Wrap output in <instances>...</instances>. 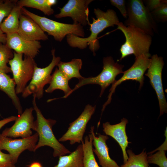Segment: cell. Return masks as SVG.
Wrapping results in <instances>:
<instances>
[{
    "label": "cell",
    "mask_w": 167,
    "mask_h": 167,
    "mask_svg": "<svg viewBox=\"0 0 167 167\" xmlns=\"http://www.w3.org/2000/svg\"><path fill=\"white\" fill-rule=\"evenodd\" d=\"M166 1L165 0H144L143 2L146 8L151 12Z\"/></svg>",
    "instance_id": "d6a6232c"
},
{
    "label": "cell",
    "mask_w": 167,
    "mask_h": 167,
    "mask_svg": "<svg viewBox=\"0 0 167 167\" xmlns=\"http://www.w3.org/2000/svg\"><path fill=\"white\" fill-rule=\"evenodd\" d=\"M83 150L82 144L69 155L59 157L58 164L54 167H84Z\"/></svg>",
    "instance_id": "44dd1931"
},
{
    "label": "cell",
    "mask_w": 167,
    "mask_h": 167,
    "mask_svg": "<svg viewBox=\"0 0 167 167\" xmlns=\"http://www.w3.org/2000/svg\"><path fill=\"white\" fill-rule=\"evenodd\" d=\"M33 107L26 109L15 121L14 124L10 127L6 128L2 132L1 135L9 138L29 137L32 135L34 125V118L32 114Z\"/></svg>",
    "instance_id": "5bb4252c"
},
{
    "label": "cell",
    "mask_w": 167,
    "mask_h": 167,
    "mask_svg": "<svg viewBox=\"0 0 167 167\" xmlns=\"http://www.w3.org/2000/svg\"><path fill=\"white\" fill-rule=\"evenodd\" d=\"M18 118L17 116H12L0 120V129L7 123L14 121H15Z\"/></svg>",
    "instance_id": "836d02e7"
},
{
    "label": "cell",
    "mask_w": 167,
    "mask_h": 167,
    "mask_svg": "<svg viewBox=\"0 0 167 167\" xmlns=\"http://www.w3.org/2000/svg\"><path fill=\"white\" fill-rule=\"evenodd\" d=\"M127 6V17L124 25L139 29L151 36L157 32L156 22L142 0H129Z\"/></svg>",
    "instance_id": "5b68a950"
},
{
    "label": "cell",
    "mask_w": 167,
    "mask_h": 167,
    "mask_svg": "<svg viewBox=\"0 0 167 167\" xmlns=\"http://www.w3.org/2000/svg\"><path fill=\"white\" fill-rule=\"evenodd\" d=\"M103 68L101 72L95 77L88 78L83 77L79 79V82L72 89L71 93L79 88L85 85L96 84L101 87V90L100 95L101 97L105 90L111 84L116 81V76L123 73L124 66L115 62L111 56L105 57L103 59Z\"/></svg>",
    "instance_id": "8992f818"
},
{
    "label": "cell",
    "mask_w": 167,
    "mask_h": 167,
    "mask_svg": "<svg viewBox=\"0 0 167 167\" xmlns=\"http://www.w3.org/2000/svg\"><path fill=\"white\" fill-rule=\"evenodd\" d=\"M51 52L52 59L47 66L43 68L38 67L37 65L35 66L31 81L22 93V96L23 98H25L32 94L38 99L43 97L44 87L49 84L52 72L61 60L59 57L55 56V49H53Z\"/></svg>",
    "instance_id": "ba28073f"
},
{
    "label": "cell",
    "mask_w": 167,
    "mask_h": 167,
    "mask_svg": "<svg viewBox=\"0 0 167 167\" xmlns=\"http://www.w3.org/2000/svg\"><path fill=\"white\" fill-rule=\"evenodd\" d=\"M17 4L22 7L25 6L37 9L47 15H51L54 12L53 9L47 4L46 0H20L18 1Z\"/></svg>",
    "instance_id": "484cf974"
},
{
    "label": "cell",
    "mask_w": 167,
    "mask_h": 167,
    "mask_svg": "<svg viewBox=\"0 0 167 167\" xmlns=\"http://www.w3.org/2000/svg\"><path fill=\"white\" fill-rule=\"evenodd\" d=\"M33 96V108L36 113V120L35 121L32 130L36 131L38 135L35 151L41 147L47 146L53 149L54 157H59L70 154L71 152L60 142L53 132L52 127L56 124V121L46 119L44 117L36 105L35 96Z\"/></svg>",
    "instance_id": "7a4b0ae2"
},
{
    "label": "cell",
    "mask_w": 167,
    "mask_h": 167,
    "mask_svg": "<svg viewBox=\"0 0 167 167\" xmlns=\"http://www.w3.org/2000/svg\"><path fill=\"white\" fill-rule=\"evenodd\" d=\"M6 34L3 32L0 29V42L6 44Z\"/></svg>",
    "instance_id": "e575fe53"
},
{
    "label": "cell",
    "mask_w": 167,
    "mask_h": 167,
    "mask_svg": "<svg viewBox=\"0 0 167 167\" xmlns=\"http://www.w3.org/2000/svg\"><path fill=\"white\" fill-rule=\"evenodd\" d=\"M92 0H69L62 8L60 12L54 15L55 18L71 17L74 24L85 26L89 23L88 6Z\"/></svg>",
    "instance_id": "4fadbf2b"
},
{
    "label": "cell",
    "mask_w": 167,
    "mask_h": 167,
    "mask_svg": "<svg viewBox=\"0 0 167 167\" xmlns=\"http://www.w3.org/2000/svg\"><path fill=\"white\" fill-rule=\"evenodd\" d=\"M1 150L0 149V167H15V164L12 156Z\"/></svg>",
    "instance_id": "4dcf8cb0"
},
{
    "label": "cell",
    "mask_w": 167,
    "mask_h": 167,
    "mask_svg": "<svg viewBox=\"0 0 167 167\" xmlns=\"http://www.w3.org/2000/svg\"><path fill=\"white\" fill-rule=\"evenodd\" d=\"M82 65L81 59L75 58L68 62L60 61L57 66L69 80L74 78L79 79L83 77L79 72Z\"/></svg>",
    "instance_id": "603a6c76"
},
{
    "label": "cell",
    "mask_w": 167,
    "mask_h": 167,
    "mask_svg": "<svg viewBox=\"0 0 167 167\" xmlns=\"http://www.w3.org/2000/svg\"><path fill=\"white\" fill-rule=\"evenodd\" d=\"M128 158L127 162L120 167H150L147 161V154L143 150L140 154L135 155L131 150L126 151Z\"/></svg>",
    "instance_id": "d4e9b609"
},
{
    "label": "cell",
    "mask_w": 167,
    "mask_h": 167,
    "mask_svg": "<svg viewBox=\"0 0 167 167\" xmlns=\"http://www.w3.org/2000/svg\"><path fill=\"white\" fill-rule=\"evenodd\" d=\"M164 64L163 58L156 54L153 55L150 58L148 71L145 74L149 79L151 84L156 93L160 109V116L167 112V103L162 80V72Z\"/></svg>",
    "instance_id": "30bf717a"
},
{
    "label": "cell",
    "mask_w": 167,
    "mask_h": 167,
    "mask_svg": "<svg viewBox=\"0 0 167 167\" xmlns=\"http://www.w3.org/2000/svg\"><path fill=\"white\" fill-rule=\"evenodd\" d=\"M6 44L17 53L34 58L38 54L41 46L39 41H28L16 33L6 35Z\"/></svg>",
    "instance_id": "9a60e30c"
},
{
    "label": "cell",
    "mask_w": 167,
    "mask_h": 167,
    "mask_svg": "<svg viewBox=\"0 0 167 167\" xmlns=\"http://www.w3.org/2000/svg\"><path fill=\"white\" fill-rule=\"evenodd\" d=\"M22 13L29 17L39 25L42 30L52 36L56 41H61L66 36L72 34L84 37L85 35L83 26L78 24L62 23L45 17L36 15L24 8Z\"/></svg>",
    "instance_id": "277c9868"
},
{
    "label": "cell",
    "mask_w": 167,
    "mask_h": 167,
    "mask_svg": "<svg viewBox=\"0 0 167 167\" xmlns=\"http://www.w3.org/2000/svg\"><path fill=\"white\" fill-rule=\"evenodd\" d=\"M69 80L58 68H56L51 75L49 85L45 91L47 93H51L55 90L60 89L65 94L60 98H66L71 93L72 89L69 85Z\"/></svg>",
    "instance_id": "ffe728a7"
},
{
    "label": "cell",
    "mask_w": 167,
    "mask_h": 167,
    "mask_svg": "<svg viewBox=\"0 0 167 167\" xmlns=\"http://www.w3.org/2000/svg\"><path fill=\"white\" fill-rule=\"evenodd\" d=\"M165 151L159 150L156 153L147 156V161L148 164H156L159 167H167V158Z\"/></svg>",
    "instance_id": "f1b7e54d"
},
{
    "label": "cell",
    "mask_w": 167,
    "mask_h": 167,
    "mask_svg": "<svg viewBox=\"0 0 167 167\" xmlns=\"http://www.w3.org/2000/svg\"><path fill=\"white\" fill-rule=\"evenodd\" d=\"M18 1L0 0V27L4 18L9 15Z\"/></svg>",
    "instance_id": "83f0119b"
},
{
    "label": "cell",
    "mask_w": 167,
    "mask_h": 167,
    "mask_svg": "<svg viewBox=\"0 0 167 167\" xmlns=\"http://www.w3.org/2000/svg\"><path fill=\"white\" fill-rule=\"evenodd\" d=\"M128 120L124 118L118 124L111 125L109 122L103 123V131L107 135L112 137L118 143L122 149L123 159V164L127 161L128 157L126 148L129 142L126 128Z\"/></svg>",
    "instance_id": "ac0fdd59"
},
{
    "label": "cell",
    "mask_w": 167,
    "mask_h": 167,
    "mask_svg": "<svg viewBox=\"0 0 167 167\" xmlns=\"http://www.w3.org/2000/svg\"><path fill=\"white\" fill-rule=\"evenodd\" d=\"M155 21L165 22L167 21V1L151 12Z\"/></svg>",
    "instance_id": "f546056e"
},
{
    "label": "cell",
    "mask_w": 167,
    "mask_h": 167,
    "mask_svg": "<svg viewBox=\"0 0 167 167\" xmlns=\"http://www.w3.org/2000/svg\"><path fill=\"white\" fill-rule=\"evenodd\" d=\"M14 57V52L5 44L0 42V72L7 74L11 73L7 65Z\"/></svg>",
    "instance_id": "4316f807"
},
{
    "label": "cell",
    "mask_w": 167,
    "mask_h": 167,
    "mask_svg": "<svg viewBox=\"0 0 167 167\" xmlns=\"http://www.w3.org/2000/svg\"><path fill=\"white\" fill-rule=\"evenodd\" d=\"M96 108V105L93 106L89 104L87 105L79 116L69 124L67 131L58 141L62 142L69 141L71 145L81 143L83 140L87 124L94 114Z\"/></svg>",
    "instance_id": "8fae6325"
},
{
    "label": "cell",
    "mask_w": 167,
    "mask_h": 167,
    "mask_svg": "<svg viewBox=\"0 0 167 167\" xmlns=\"http://www.w3.org/2000/svg\"><path fill=\"white\" fill-rule=\"evenodd\" d=\"M93 137L90 133L81 142L83 150L84 167H100L95 159L93 150Z\"/></svg>",
    "instance_id": "cb8c5ba5"
},
{
    "label": "cell",
    "mask_w": 167,
    "mask_h": 167,
    "mask_svg": "<svg viewBox=\"0 0 167 167\" xmlns=\"http://www.w3.org/2000/svg\"><path fill=\"white\" fill-rule=\"evenodd\" d=\"M94 129V126H92L90 133L93 137L92 144L94 147L93 150L98 157L100 165L101 167H120L110 157L109 148L106 143L109 137L100 134H98L97 136H96Z\"/></svg>",
    "instance_id": "e0dca14e"
},
{
    "label": "cell",
    "mask_w": 167,
    "mask_h": 167,
    "mask_svg": "<svg viewBox=\"0 0 167 167\" xmlns=\"http://www.w3.org/2000/svg\"><path fill=\"white\" fill-rule=\"evenodd\" d=\"M94 13L96 19L92 18V23L90 24L89 36L84 38L72 34L67 35V42L71 47L84 49L89 46L91 51L95 53L99 48L98 34L106 28L117 25L120 22L116 13L112 9H109L105 12L95 8Z\"/></svg>",
    "instance_id": "6da1fadb"
},
{
    "label": "cell",
    "mask_w": 167,
    "mask_h": 167,
    "mask_svg": "<svg viewBox=\"0 0 167 167\" xmlns=\"http://www.w3.org/2000/svg\"><path fill=\"white\" fill-rule=\"evenodd\" d=\"M112 5L116 7L120 11L121 14L125 19L127 17V11L124 0H110Z\"/></svg>",
    "instance_id": "1f68e13d"
},
{
    "label": "cell",
    "mask_w": 167,
    "mask_h": 167,
    "mask_svg": "<svg viewBox=\"0 0 167 167\" xmlns=\"http://www.w3.org/2000/svg\"><path fill=\"white\" fill-rule=\"evenodd\" d=\"M38 140V135L36 132L29 137L19 139H12L0 134V149L7 151L16 164L23 152L26 150L35 151Z\"/></svg>",
    "instance_id": "7c38bea8"
},
{
    "label": "cell",
    "mask_w": 167,
    "mask_h": 167,
    "mask_svg": "<svg viewBox=\"0 0 167 167\" xmlns=\"http://www.w3.org/2000/svg\"><path fill=\"white\" fill-rule=\"evenodd\" d=\"M14 52V57L8 64L15 84L17 94L22 93L28 83L32 77L35 67L37 65L34 58Z\"/></svg>",
    "instance_id": "52a82bcc"
},
{
    "label": "cell",
    "mask_w": 167,
    "mask_h": 167,
    "mask_svg": "<svg viewBox=\"0 0 167 167\" xmlns=\"http://www.w3.org/2000/svg\"><path fill=\"white\" fill-rule=\"evenodd\" d=\"M117 25V29L123 32L126 39L120 49L121 57L119 61L131 54H134L136 58L150 53L152 36L137 28L125 26L121 22H119Z\"/></svg>",
    "instance_id": "3957f363"
},
{
    "label": "cell",
    "mask_w": 167,
    "mask_h": 167,
    "mask_svg": "<svg viewBox=\"0 0 167 167\" xmlns=\"http://www.w3.org/2000/svg\"><path fill=\"white\" fill-rule=\"evenodd\" d=\"M17 33L22 38L29 41H46L48 39L47 35L36 23L22 13L19 17Z\"/></svg>",
    "instance_id": "2e32d148"
},
{
    "label": "cell",
    "mask_w": 167,
    "mask_h": 167,
    "mask_svg": "<svg viewBox=\"0 0 167 167\" xmlns=\"http://www.w3.org/2000/svg\"><path fill=\"white\" fill-rule=\"evenodd\" d=\"M28 167H42V166L40 162H34L32 163Z\"/></svg>",
    "instance_id": "d590c367"
},
{
    "label": "cell",
    "mask_w": 167,
    "mask_h": 167,
    "mask_svg": "<svg viewBox=\"0 0 167 167\" xmlns=\"http://www.w3.org/2000/svg\"><path fill=\"white\" fill-rule=\"evenodd\" d=\"M22 7L17 3L9 15L3 21L0 29L6 35L17 33Z\"/></svg>",
    "instance_id": "7402d4cb"
},
{
    "label": "cell",
    "mask_w": 167,
    "mask_h": 167,
    "mask_svg": "<svg viewBox=\"0 0 167 167\" xmlns=\"http://www.w3.org/2000/svg\"><path fill=\"white\" fill-rule=\"evenodd\" d=\"M151 57V55L149 53L143 54L135 58V61L131 66L124 71L122 76L112 84L109 90L110 93L108 96V99L103 105L102 111L111 102L112 95L114 92L116 88L123 82L127 80H135L139 82L140 84L139 88H141L144 83V74L148 68Z\"/></svg>",
    "instance_id": "9c48e42d"
},
{
    "label": "cell",
    "mask_w": 167,
    "mask_h": 167,
    "mask_svg": "<svg viewBox=\"0 0 167 167\" xmlns=\"http://www.w3.org/2000/svg\"><path fill=\"white\" fill-rule=\"evenodd\" d=\"M46 2L48 5L50 6L51 7L52 6L56 4L57 1L55 0H46Z\"/></svg>",
    "instance_id": "8d00e7d4"
},
{
    "label": "cell",
    "mask_w": 167,
    "mask_h": 167,
    "mask_svg": "<svg viewBox=\"0 0 167 167\" xmlns=\"http://www.w3.org/2000/svg\"><path fill=\"white\" fill-rule=\"evenodd\" d=\"M15 88V84L13 79L6 74L0 72V90L4 92L11 99L19 116L22 113L23 109Z\"/></svg>",
    "instance_id": "d6986e66"
}]
</instances>
